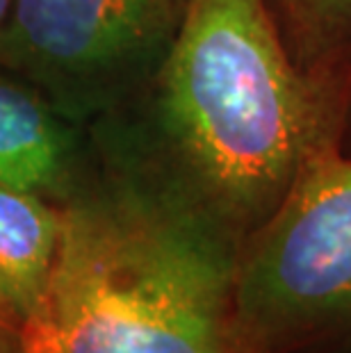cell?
Segmentation results:
<instances>
[{"label":"cell","mask_w":351,"mask_h":353,"mask_svg":"<svg viewBox=\"0 0 351 353\" xmlns=\"http://www.w3.org/2000/svg\"><path fill=\"white\" fill-rule=\"evenodd\" d=\"M10 3L12 0H0V30H3V26H5L7 12H10Z\"/></svg>","instance_id":"obj_9"},{"label":"cell","mask_w":351,"mask_h":353,"mask_svg":"<svg viewBox=\"0 0 351 353\" xmlns=\"http://www.w3.org/2000/svg\"><path fill=\"white\" fill-rule=\"evenodd\" d=\"M0 353H28L23 328L3 303H0Z\"/></svg>","instance_id":"obj_8"},{"label":"cell","mask_w":351,"mask_h":353,"mask_svg":"<svg viewBox=\"0 0 351 353\" xmlns=\"http://www.w3.org/2000/svg\"><path fill=\"white\" fill-rule=\"evenodd\" d=\"M351 125V105H349V114H347V125H345V130Z\"/></svg>","instance_id":"obj_11"},{"label":"cell","mask_w":351,"mask_h":353,"mask_svg":"<svg viewBox=\"0 0 351 353\" xmlns=\"http://www.w3.org/2000/svg\"><path fill=\"white\" fill-rule=\"evenodd\" d=\"M59 210L55 272L28 353H242L233 246L94 146Z\"/></svg>","instance_id":"obj_2"},{"label":"cell","mask_w":351,"mask_h":353,"mask_svg":"<svg viewBox=\"0 0 351 353\" xmlns=\"http://www.w3.org/2000/svg\"><path fill=\"white\" fill-rule=\"evenodd\" d=\"M59 239V203L0 183V303L26 337L46 310Z\"/></svg>","instance_id":"obj_6"},{"label":"cell","mask_w":351,"mask_h":353,"mask_svg":"<svg viewBox=\"0 0 351 353\" xmlns=\"http://www.w3.org/2000/svg\"><path fill=\"white\" fill-rule=\"evenodd\" d=\"M312 353H351V344H347V347H335V349H324V351H312Z\"/></svg>","instance_id":"obj_10"},{"label":"cell","mask_w":351,"mask_h":353,"mask_svg":"<svg viewBox=\"0 0 351 353\" xmlns=\"http://www.w3.org/2000/svg\"><path fill=\"white\" fill-rule=\"evenodd\" d=\"M92 157L87 128L73 123L0 66V183L62 203Z\"/></svg>","instance_id":"obj_5"},{"label":"cell","mask_w":351,"mask_h":353,"mask_svg":"<svg viewBox=\"0 0 351 353\" xmlns=\"http://www.w3.org/2000/svg\"><path fill=\"white\" fill-rule=\"evenodd\" d=\"M242 353H312L351 344V153L305 164L240 246L233 278Z\"/></svg>","instance_id":"obj_3"},{"label":"cell","mask_w":351,"mask_h":353,"mask_svg":"<svg viewBox=\"0 0 351 353\" xmlns=\"http://www.w3.org/2000/svg\"><path fill=\"white\" fill-rule=\"evenodd\" d=\"M297 66L351 99V0H267Z\"/></svg>","instance_id":"obj_7"},{"label":"cell","mask_w":351,"mask_h":353,"mask_svg":"<svg viewBox=\"0 0 351 353\" xmlns=\"http://www.w3.org/2000/svg\"><path fill=\"white\" fill-rule=\"evenodd\" d=\"M188 0H12L0 66L82 128L144 92L167 57Z\"/></svg>","instance_id":"obj_4"},{"label":"cell","mask_w":351,"mask_h":353,"mask_svg":"<svg viewBox=\"0 0 351 353\" xmlns=\"http://www.w3.org/2000/svg\"><path fill=\"white\" fill-rule=\"evenodd\" d=\"M349 105L299 69L267 0H188L153 80L87 132L240 253L305 164L342 144Z\"/></svg>","instance_id":"obj_1"}]
</instances>
